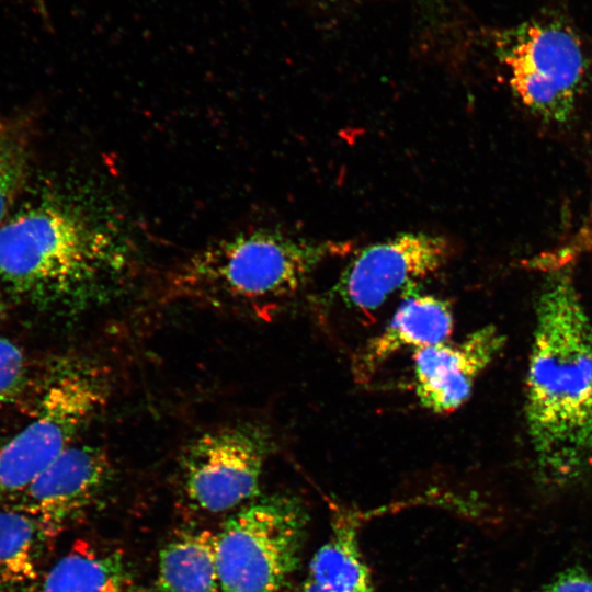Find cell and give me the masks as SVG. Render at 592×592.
<instances>
[{
  "instance_id": "obj_10",
  "label": "cell",
  "mask_w": 592,
  "mask_h": 592,
  "mask_svg": "<svg viewBox=\"0 0 592 592\" xmlns=\"http://www.w3.org/2000/svg\"><path fill=\"white\" fill-rule=\"evenodd\" d=\"M504 341L502 332L488 325L458 343L445 341L413 351L414 391L420 406L435 414L460 408Z\"/></svg>"
},
{
  "instance_id": "obj_13",
  "label": "cell",
  "mask_w": 592,
  "mask_h": 592,
  "mask_svg": "<svg viewBox=\"0 0 592 592\" xmlns=\"http://www.w3.org/2000/svg\"><path fill=\"white\" fill-rule=\"evenodd\" d=\"M55 538L32 512L15 503L0 505V592H33Z\"/></svg>"
},
{
  "instance_id": "obj_2",
  "label": "cell",
  "mask_w": 592,
  "mask_h": 592,
  "mask_svg": "<svg viewBox=\"0 0 592 592\" xmlns=\"http://www.w3.org/2000/svg\"><path fill=\"white\" fill-rule=\"evenodd\" d=\"M130 264L111 220L66 203L31 204L0 227V281L43 308L76 314L109 303Z\"/></svg>"
},
{
  "instance_id": "obj_11",
  "label": "cell",
  "mask_w": 592,
  "mask_h": 592,
  "mask_svg": "<svg viewBox=\"0 0 592 592\" xmlns=\"http://www.w3.org/2000/svg\"><path fill=\"white\" fill-rule=\"evenodd\" d=\"M451 306L434 295L407 296L384 329L360 349L352 362L357 383H366L396 353L447 341L453 332Z\"/></svg>"
},
{
  "instance_id": "obj_3",
  "label": "cell",
  "mask_w": 592,
  "mask_h": 592,
  "mask_svg": "<svg viewBox=\"0 0 592 592\" xmlns=\"http://www.w3.org/2000/svg\"><path fill=\"white\" fill-rule=\"evenodd\" d=\"M349 242L310 241L257 229L216 241L172 274L169 295L231 308H260L297 292L328 258Z\"/></svg>"
},
{
  "instance_id": "obj_7",
  "label": "cell",
  "mask_w": 592,
  "mask_h": 592,
  "mask_svg": "<svg viewBox=\"0 0 592 592\" xmlns=\"http://www.w3.org/2000/svg\"><path fill=\"white\" fill-rule=\"evenodd\" d=\"M500 48L510 84L523 104L547 121L568 119L585 71L573 32L555 23H525L505 34Z\"/></svg>"
},
{
  "instance_id": "obj_19",
  "label": "cell",
  "mask_w": 592,
  "mask_h": 592,
  "mask_svg": "<svg viewBox=\"0 0 592 592\" xmlns=\"http://www.w3.org/2000/svg\"><path fill=\"white\" fill-rule=\"evenodd\" d=\"M3 311H4V301H3L2 295L0 293V318L3 315Z\"/></svg>"
},
{
  "instance_id": "obj_8",
  "label": "cell",
  "mask_w": 592,
  "mask_h": 592,
  "mask_svg": "<svg viewBox=\"0 0 592 592\" xmlns=\"http://www.w3.org/2000/svg\"><path fill=\"white\" fill-rule=\"evenodd\" d=\"M451 255L452 244L445 237L401 232L357 251L331 292L346 307L371 312L397 291L439 271Z\"/></svg>"
},
{
  "instance_id": "obj_9",
  "label": "cell",
  "mask_w": 592,
  "mask_h": 592,
  "mask_svg": "<svg viewBox=\"0 0 592 592\" xmlns=\"http://www.w3.org/2000/svg\"><path fill=\"white\" fill-rule=\"evenodd\" d=\"M112 478V463L102 447L73 443L11 503L35 514L58 536L100 502Z\"/></svg>"
},
{
  "instance_id": "obj_6",
  "label": "cell",
  "mask_w": 592,
  "mask_h": 592,
  "mask_svg": "<svg viewBox=\"0 0 592 592\" xmlns=\"http://www.w3.org/2000/svg\"><path fill=\"white\" fill-rule=\"evenodd\" d=\"M270 452V435L250 422L198 435L179 458L180 489L185 501L194 510L215 514L252 501L260 494Z\"/></svg>"
},
{
  "instance_id": "obj_14",
  "label": "cell",
  "mask_w": 592,
  "mask_h": 592,
  "mask_svg": "<svg viewBox=\"0 0 592 592\" xmlns=\"http://www.w3.org/2000/svg\"><path fill=\"white\" fill-rule=\"evenodd\" d=\"M158 592H220L216 533L208 530L178 532L158 557Z\"/></svg>"
},
{
  "instance_id": "obj_16",
  "label": "cell",
  "mask_w": 592,
  "mask_h": 592,
  "mask_svg": "<svg viewBox=\"0 0 592 592\" xmlns=\"http://www.w3.org/2000/svg\"><path fill=\"white\" fill-rule=\"evenodd\" d=\"M29 365L22 349L0 335V407L13 402L24 390Z\"/></svg>"
},
{
  "instance_id": "obj_17",
  "label": "cell",
  "mask_w": 592,
  "mask_h": 592,
  "mask_svg": "<svg viewBox=\"0 0 592 592\" xmlns=\"http://www.w3.org/2000/svg\"><path fill=\"white\" fill-rule=\"evenodd\" d=\"M23 174L24 160L20 147L0 132V227L7 219Z\"/></svg>"
},
{
  "instance_id": "obj_12",
  "label": "cell",
  "mask_w": 592,
  "mask_h": 592,
  "mask_svg": "<svg viewBox=\"0 0 592 592\" xmlns=\"http://www.w3.org/2000/svg\"><path fill=\"white\" fill-rule=\"evenodd\" d=\"M33 592H148L117 549L78 540L44 569Z\"/></svg>"
},
{
  "instance_id": "obj_4",
  "label": "cell",
  "mask_w": 592,
  "mask_h": 592,
  "mask_svg": "<svg viewBox=\"0 0 592 592\" xmlns=\"http://www.w3.org/2000/svg\"><path fill=\"white\" fill-rule=\"evenodd\" d=\"M107 367L88 356L57 360L46 373L31 420L0 446V505L13 502L105 407Z\"/></svg>"
},
{
  "instance_id": "obj_5",
  "label": "cell",
  "mask_w": 592,
  "mask_h": 592,
  "mask_svg": "<svg viewBox=\"0 0 592 592\" xmlns=\"http://www.w3.org/2000/svg\"><path fill=\"white\" fill-rule=\"evenodd\" d=\"M307 515L294 497H257L216 533L220 592H277L298 566Z\"/></svg>"
},
{
  "instance_id": "obj_15",
  "label": "cell",
  "mask_w": 592,
  "mask_h": 592,
  "mask_svg": "<svg viewBox=\"0 0 592 592\" xmlns=\"http://www.w3.org/2000/svg\"><path fill=\"white\" fill-rule=\"evenodd\" d=\"M301 592H374L354 522L337 520L309 562Z\"/></svg>"
},
{
  "instance_id": "obj_18",
  "label": "cell",
  "mask_w": 592,
  "mask_h": 592,
  "mask_svg": "<svg viewBox=\"0 0 592 592\" xmlns=\"http://www.w3.org/2000/svg\"><path fill=\"white\" fill-rule=\"evenodd\" d=\"M535 592H592V576L579 570L566 571Z\"/></svg>"
},
{
  "instance_id": "obj_1",
  "label": "cell",
  "mask_w": 592,
  "mask_h": 592,
  "mask_svg": "<svg viewBox=\"0 0 592 592\" xmlns=\"http://www.w3.org/2000/svg\"><path fill=\"white\" fill-rule=\"evenodd\" d=\"M525 419L540 477L566 486L592 466V318L569 274L558 272L537 305Z\"/></svg>"
}]
</instances>
